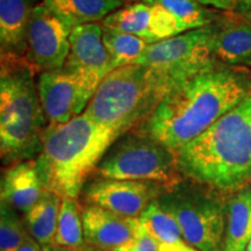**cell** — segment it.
Wrapping results in <instances>:
<instances>
[{"label":"cell","instance_id":"cell-12","mask_svg":"<svg viewBox=\"0 0 251 251\" xmlns=\"http://www.w3.org/2000/svg\"><path fill=\"white\" fill-rule=\"evenodd\" d=\"M85 241L102 251H114L139 236L140 218H128L102 207L89 205L81 211Z\"/></svg>","mask_w":251,"mask_h":251},{"label":"cell","instance_id":"cell-1","mask_svg":"<svg viewBox=\"0 0 251 251\" xmlns=\"http://www.w3.org/2000/svg\"><path fill=\"white\" fill-rule=\"evenodd\" d=\"M250 94L244 72L215 65L172 86L137 130L176 152Z\"/></svg>","mask_w":251,"mask_h":251},{"label":"cell","instance_id":"cell-17","mask_svg":"<svg viewBox=\"0 0 251 251\" xmlns=\"http://www.w3.org/2000/svg\"><path fill=\"white\" fill-rule=\"evenodd\" d=\"M251 240V185L236 191L226 205L224 251H247Z\"/></svg>","mask_w":251,"mask_h":251},{"label":"cell","instance_id":"cell-33","mask_svg":"<svg viewBox=\"0 0 251 251\" xmlns=\"http://www.w3.org/2000/svg\"><path fill=\"white\" fill-rule=\"evenodd\" d=\"M243 13L247 14V15H249V17L251 18V11H250V12H243Z\"/></svg>","mask_w":251,"mask_h":251},{"label":"cell","instance_id":"cell-7","mask_svg":"<svg viewBox=\"0 0 251 251\" xmlns=\"http://www.w3.org/2000/svg\"><path fill=\"white\" fill-rule=\"evenodd\" d=\"M177 221L186 243L199 251H224L226 206L218 198L181 181L158 199Z\"/></svg>","mask_w":251,"mask_h":251},{"label":"cell","instance_id":"cell-6","mask_svg":"<svg viewBox=\"0 0 251 251\" xmlns=\"http://www.w3.org/2000/svg\"><path fill=\"white\" fill-rule=\"evenodd\" d=\"M94 174L109 179L156 181L168 188L181 181L175 152L139 130L118 137Z\"/></svg>","mask_w":251,"mask_h":251},{"label":"cell","instance_id":"cell-18","mask_svg":"<svg viewBox=\"0 0 251 251\" xmlns=\"http://www.w3.org/2000/svg\"><path fill=\"white\" fill-rule=\"evenodd\" d=\"M43 4L72 30L98 23L124 6L122 0H43Z\"/></svg>","mask_w":251,"mask_h":251},{"label":"cell","instance_id":"cell-26","mask_svg":"<svg viewBox=\"0 0 251 251\" xmlns=\"http://www.w3.org/2000/svg\"><path fill=\"white\" fill-rule=\"evenodd\" d=\"M114 251H159L158 244L152 237H150L146 231H141L139 236L134 238L133 241L128 242L127 244L119 247Z\"/></svg>","mask_w":251,"mask_h":251},{"label":"cell","instance_id":"cell-4","mask_svg":"<svg viewBox=\"0 0 251 251\" xmlns=\"http://www.w3.org/2000/svg\"><path fill=\"white\" fill-rule=\"evenodd\" d=\"M176 84L155 68L124 65L103 77L84 113L124 135L146 121Z\"/></svg>","mask_w":251,"mask_h":251},{"label":"cell","instance_id":"cell-3","mask_svg":"<svg viewBox=\"0 0 251 251\" xmlns=\"http://www.w3.org/2000/svg\"><path fill=\"white\" fill-rule=\"evenodd\" d=\"M120 136L117 130L98 124L85 113L65 124L49 122L36 157L45 190L62 199H77L87 177Z\"/></svg>","mask_w":251,"mask_h":251},{"label":"cell","instance_id":"cell-24","mask_svg":"<svg viewBox=\"0 0 251 251\" xmlns=\"http://www.w3.org/2000/svg\"><path fill=\"white\" fill-rule=\"evenodd\" d=\"M143 230L156 241L157 244H170L184 241L177 221L159 205L158 199L151 202L140 216Z\"/></svg>","mask_w":251,"mask_h":251},{"label":"cell","instance_id":"cell-16","mask_svg":"<svg viewBox=\"0 0 251 251\" xmlns=\"http://www.w3.org/2000/svg\"><path fill=\"white\" fill-rule=\"evenodd\" d=\"M36 159H27L6 169L1 179V201L27 213L45 192Z\"/></svg>","mask_w":251,"mask_h":251},{"label":"cell","instance_id":"cell-27","mask_svg":"<svg viewBox=\"0 0 251 251\" xmlns=\"http://www.w3.org/2000/svg\"><path fill=\"white\" fill-rule=\"evenodd\" d=\"M197 1L205 6H212L224 11H233L237 7V0H197Z\"/></svg>","mask_w":251,"mask_h":251},{"label":"cell","instance_id":"cell-19","mask_svg":"<svg viewBox=\"0 0 251 251\" xmlns=\"http://www.w3.org/2000/svg\"><path fill=\"white\" fill-rule=\"evenodd\" d=\"M62 198L45 191L40 200L26 213V226L29 234L41 246L54 244Z\"/></svg>","mask_w":251,"mask_h":251},{"label":"cell","instance_id":"cell-2","mask_svg":"<svg viewBox=\"0 0 251 251\" xmlns=\"http://www.w3.org/2000/svg\"><path fill=\"white\" fill-rule=\"evenodd\" d=\"M180 175L218 191L251 180V94L205 133L175 152Z\"/></svg>","mask_w":251,"mask_h":251},{"label":"cell","instance_id":"cell-23","mask_svg":"<svg viewBox=\"0 0 251 251\" xmlns=\"http://www.w3.org/2000/svg\"><path fill=\"white\" fill-rule=\"evenodd\" d=\"M103 29V43L112 59L113 69L137 62L150 43L133 34Z\"/></svg>","mask_w":251,"mask_h":251},{"label":"cell","instance_id":"cell-28","mask_svg":"<svg viewBox=\"0 0 251 251\" xmlns=\"http://www.w3.org/2000/svg\"><path fill=\"white\" fill-rule=\"evenodd\" d=\"M159 251H199L196 248L185 242V241H180L177 243H170V244H158Z\"/></svg>","mask_w":251,"mask_h":251},{"label":"cell","instance_id":"cell-11","mask_svg":"<svg viewBox=\"0 0 251 251\" xmlns=\"http://www.w3.org/2000/svg\"><path fill=\"white\" fill-rule=\"evenodd\" d=\"M168 190L165 185L156 181L100 178L87 185L84 198L90 205L139 219L150 203L159 199Z\"/></svg>","mask_w":251,"mask_h":251},{"label":"cell","instance_id":"cell-20","mask_svg":"<svg viewBox=\"0 0 251 251\" xmlns=\"http://www.w3.org/2000/svg\"><path fill=\"white\" fill-rule=\"evenodd\" d=\"M151 20V5L142 1L117 9L103 19L101 26L106 29L133 34L152 45Z\"/></svg>","mask_w":251,"mask_h":251},{"label":"cell","instance_id":"cell-9","mask_svg":"<svg viewBox=\"0 0 251 251\" xmlns=\"http://www.w3.org/2000/svg\"><path fill=\"white\" fill-rule=\"evenodd\" d=\"M101 80L64 69L40 74L37 90L48 121L65 124L83 114Z\"/></svg>","mask_w":251,"mask_h":251},{"label":"cell","instance_id":"cell-34","mask_svg":"<svg viewBox=\"0 0 251 251\" xmlns=\"http://www.w3.org/2000/svg\"><path fill=\"white\" fill-rule=\"evenodd\" d=\"M130 1H139V0H130Z\"/></svg>","mask_w":251,"mask_h":251},{"label":"cell","instance_id":"cell-22","mask_svg":"<svg viewBox=\"0 0 251 251\" xmlns=\"http://www.w3.org/2000/svg\"><path fill=\"white\" fill-rule=\"evenodd\" d=\"M148 4L162 6L171 12L185 31L198 29L215 23L221 14L207 8L197 0H143Z\"/></svg>","mask_w":251,"mask_h":251},{"label":"cell","instance_id":"cell-30","mask_svg":"<svg viewBox=\"0 0 251 251\" xmlns=\"http://www.w3.org/2000/svg\"><path fill=\"white\" fill-rule=\"evenodd\" d=\"M43 251H77L70 248H65L61 246H56V244H48V246H42Z\"/></svg>","mask_w":251,"mask_h":251},{"label":"cell","instance_id":"cell-15","mask_svg":"<svg viewBox=\"0 0 251 251\" xmlns=\"http://www.w3.org/2000/svg\"><path fill=\"white\" fill-rule=\"evenodd\" d=\"M33 8L30 0H0L1 64H26L27 33Z\"/></svg>","mask_w":251,"mask_h":251},{"label":"cell","instance_id":"cell-14","mask_svg":"<svg viewBox=\"0 0 251 251\" xmlns=\"http://www.w3.org/2000/svg\"><path fill=\"white\" fill-rule=\"evenodd\" d=\"M213 51L225 67L251 65V18L247 14H221L215 23Z\"/></svg>","mask_w":251,"mask_h":251},{"label":"cell","instance_id":"cell-5","mask_svg":"<svg viewBox=\"0 0 251 251\" xmlns=\"http://www.w3.org/2000/svg\"><path fill=\"white\" fill-rule=\"evenodd\" d=\"M34 74L26 64H1L0 153L6 165L36 158L47 128Z\"/></svg>","mask_w":251,"mask_h":251},{"label":"cell","instance_id":"cell-25","mask_svg":"<svg viewBox=\"0 0 251 251\" xmlns=\"http://www.w3.org/2000/svg\"><path fill=\"white\" fill-rule=\"evenodd\" d=\"M14 207L1 201L0 209V251H19L27 237L26 228Z\"/></svg>","mask_w":251,"mask_h":251},{"label":"cell","instance_id":"cell-10","mask_svg":"<svg viewBox=\"0 0 251 251\" xmlns=\"http://www.w3.org/2000/svg\"><path fill=\"white\" fill-rule=\"evenodd\" d=\"M71 29L45 4L34 6L27 33L26 64L34 74L61 70L70 50Z\"/></svg>","mask_w":251,"mask_h":251},{"label":"cell","instance_id":"cell-31","mask_svg":"<svg viewBox=\"0 0 251 251\" xmlns=\"http://www.w3.org/2000/svg\"><path fill=\"white\" fill-rule=\"evenodd\" d=\"M237 6L242 12H250L251 0H237Z\"/></svg>","mask_w":251,"mask_h":251},{"label":"cell","instance_id":"cell-21","mask_svg":"<svg viewBox=\"0 0 251 251\" xmlns=\"http://www.w3.org/2000/svg\"><path fill=\"white\" fill-rule=\"evenodd\" d=\"M54 244L77 251H85L83 219L77 199H62Z\"/></svg>","mask_w":251,"mask_h":251},{"label":"cell","instance_id":"cell-8","mask_svg":"<svg viewBox=\"0 0 251 251\" xmlns=\"http://www.w3.org/2000/svg\"><path fill=\"white\" fill-rule=\"evenodd\" d=\"M213 40L212 24L149 45L136 63L155 68L179 83L219 65L213 51Z\"/></svg>","mask_w":251,"mask_h":251},{"label":"cell","instance_id":"cell-13","mask_svg":"<svg viewBox=\"0 0 251 251\" xmlns=\"http://www.w3.org/2000/svg\"><path fill=\"white\" fill-rule=\"evenodd\" d=\"M70 50L63 69L76 74L103 77L113 69L112 59L103 43L101 24L92 23L75 27L70 33Z\"/></svg>","mask_w":251,"mask_h":251},{"label":"cell","instance_id":"cell-29","mask_svg":"<svg viewBox=\"0 0 251 251\" xmlns=\"http://www.w3.org/2000/svg\"><path fill=\"white\" fill-rule=\"evenodd\" d=\"M19 251H43L42 246L37 242V241L31 235H27L26 240L23 243V246L20 247Z\"/></svg>","mask_w":251,"mask_h":251},{"label":"cell","instance_id":"cell-32","mask_svg":"<svg viewBox=\"0 0 251 251\" xmlns=\"http://www.w3.org/2000/svg\"><path fill=\"white\" fill-rule=\"evenodd\" d=\"M247 251H251V240H250V242H249V244H248V247H247Z\"/></svg>","mask_w":251,"mask_h":251}]
</instances>
